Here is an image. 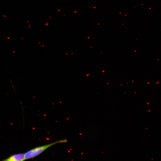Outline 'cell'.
<instances>
[{
  "instance_id": "obj_2",
  "label": "cell",
  "mask_w": 161,
  "mask_h": 161,
  "mask_svg": "<svg viewBox=\"0 0 161 161\" xmlns=\"http://www.w3.org/2000/svg\"><path fill=\"white\" fill-rule=\"evenodd\" d=\"M24 154H19L13 155L4 161H23L24 160Z\"/></svg>"
},
{
  "instance_id": "obj_1",
  "label": "cell",
  "mask_w": 161,
  "mask_h": 161,
  "mask_svg": "<svg viewBox=\"0 0 161 161\" xmlns=\"http://www.w3.org/2000/svg\"><path fill=\"white\" fill-rule=\"evenodd\" d=\"M68 142L66 139L58 140L51 143L39 146L32 149L24 154V160L34 158L42 153L45 150L51 146L60 143Z\"/></svg>"
},
{
  "instance_id": "obj_3",
  "label": "cell",
  "mask_w": 161,
  "mask_h": 161,
  "mask_svg": "<svg viewBox=\"0 0 161 161\" xmlns=\"http://www.w3.org/2000/svg\"></svg>"
}]
</instances>
